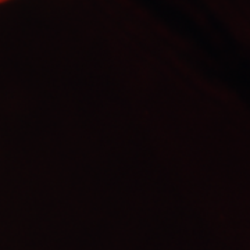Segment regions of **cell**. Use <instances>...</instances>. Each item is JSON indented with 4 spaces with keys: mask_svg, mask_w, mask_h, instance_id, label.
Segmentation results:
<instances>
[{
    "mask_svg": "<svg viewBox=\"0 0 250 250\" xmlns=\"http://www.w3.org/2000/svg\"><path fill=\"white\" fill-rule=\"evenodd\" d=\"M10 0H0V4H3V3H7Z\"/></svg>",
    "mask_w": 250,
    "mask_h": 250,
    "instance_id": "6da1fadb",
    "label": "cell"
}]
</instances>
